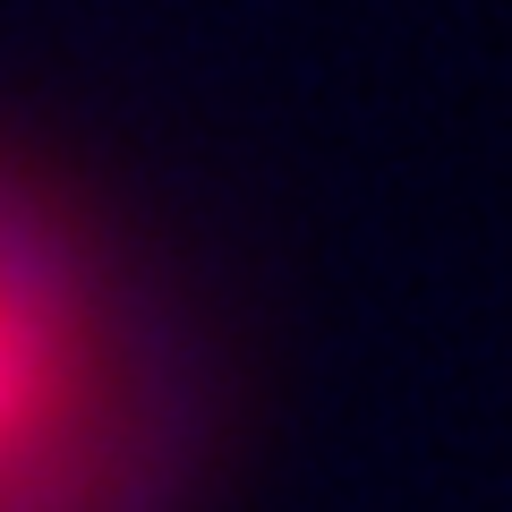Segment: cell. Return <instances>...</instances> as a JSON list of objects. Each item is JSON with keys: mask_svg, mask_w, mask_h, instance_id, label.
I'll list each match as a JSON object with an SVG mask.
<instances>
[{"mask_svg": "<svg viewBox=\"0 0 512 512\" xmlns=\"http://www.w3.org/2000/svg\"><path fill=\"white\" fill-rule=\"evenodd\" d=\"M111 470V359L60 256L0 214V512H94Z\"/></svg>", "mask_w": 512, "mask_h": 512, "instance_id": "cell-1", "label": "cell"}]
</instances>
